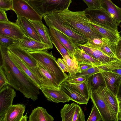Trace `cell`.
Here are the masks:
<instances>
[{
    "mask_svg": "<svg viewBox=\"0 0 121 121\" xmlns=\"http://www.w3.org/2000/svg\"><path fill=\"white\" fill-rule=\"evenodd\" d=\"M2 60L0 66L3 69L9 85L26 97L35 101L40 94L39 89L11 59L7 52V48L0 45Z\"/></svg>",
    "mask_w": 121,
    "mask_h": 121,
    "instance_id": "cell-1",
    "label": "cell"
},
{
    "mask_svg": "<svg viewBox=\"0 0 121 121\" xmlns=\"http://www.w3.org/2000/svg\"><path fill=\"white\" fill-rule=\"evenodd\" d=\"M58 12L65 24L82 34L87 39L104 37L92 27L91 22L84 10L72 11L67 9Z\"/></svg>",
    "mask_w": 121,
    "mask_h": 121,
    "instance_id": "cell-2",
    "label": "cell"
},
{
    "mask_svg": "<svg viewBox=\"0 0 121 121\" xmlns=\"http://www.w3.org/2000/svg\"><path fill=\"white\" fill-rule=\"evenodd\" d=\"M29 53L50 73L60 87L68 78V76L57 64L56 58L53 55L52 51L50 52L44 50Z\"/></svg>",
    "mask_w": 121,
    "mask_h": 121,
    "instance_id": "cell-3",
    "label": "cell"
},
{
    "mask_svg": "<svg viewBox=\"0 0 121 121\" xmlns=\"http://www.w3.org/2000/svg\"><path fill=\"white\" fill-rule=\"evenodd\" d=\"M47 25L64 33L73 40L76 45H84L87 38L82 34L65 24L58 12H51L43 16Z\"/></svg>",
    "mask_w": 121,
    "mask_h": 121,
    "instance_id": "cell-4",
    "label": "cell"
},
{
    "mask_svg": "<svg viewBox=\"0 0 121 121\" xmlns=\"http://www.w3.org/2000/svg\"><path fill=\"white\" fill-rule=\"evenodd\" d=\"M72 2L71 0H35L28 2L43 17L48 13L68 9Z\"/></svg>",
    "mask_w": 121,
    "mask_h": 121,
    "instance_id": "cell-5",
    "label": "cell"
},
{
    "mask_svg": "<svg viewBox=\"0 0 121 121\" xmlns=\"http://www.w3.org/2000/svg\"><path fill=\"white\" fill-rule=\"evenodd\" d=\"M83 10L92 23L108 30L118 31L119 25L102 8L94 9L88 8Z\"/></svg>",
    "mask_w": 121,
    "mask_h": 121,
    "instance_id": "cell-6",
    "label": "cell"
},
{
    "mask_svg": "<svg viewBox=\"0 0 121 121\" xmlns=\"http://www.w3.org/2000/svg\"><path fill=\"white\" fill-rule=\"evenodd\" d=\"M102 86L91 90V98L93 105L99 112L103 121H117L111 112L102 91Z\"/></svg>",
    "mask_w": 121,
    "mask_h": 121,
    "instance_id": "cell-7",
    "label": "cell"
},
{
    "mask_svg": "<svg viewBox=\"0 0 121 121\" xmlns=\"http://www.w3.org/2000/svg\"><path fill=\"white\" fill-rule=\"evenodd\" d=\"M13 10L17 17H23L33 21H42L40 15L29 4L24 0H12Z\"/></svg>",
    "mask_w": 121,
    "mask_h": 121,
    "instance_id": "cell-8",
    "label": "cell"
},
{
    "mask_svg": "<svg viewBox=\"0 0 121 121\" xmlns=\"http://www.w3.org/2000/svg\"><path fill=\"white\" fill-rule=\"evenodd\" d=\"M8 49L23 61L42 83V86L43 83V79L37 69L36 60L29 52L21 48L14 47Z\"/></svg>",
    "mask_w": 121,
    "mask_h": 121,
    "instance_id": "cell-9",
    "label": "cell"
},
{
    "mask_svg": "<svg viewBox=\"0 0 121 121\" xmlns=\"http://www.w3.org/2000/svg\"><path fill=\"white\" fill-rule=\"evenodd\" d=\"M62 121H85L82 109L74 102L65 104L60 111Z\"/></svg>",
    "mask_w": 121,
    "mask_h": 121,
    "instance_id": "cell-10",
    "label": "cell"
},
{
    "mask_svg": "<svg viewBox=\"0 0 121 121\" xmlns=\"http://www.w3.org/2000/svg\"><path fill=\"white\" fill-rule=\"evenodd\" d=\"M6 84L0 90V116L3 114L13 105L16 95L14 89Z\"/></svg>",
    "mask_w": 121,
    "mask_h": 121,
    "instance_id": "cell-11",
    "label": "cell"
},
{
    "mask_svg": "<svg viewBox=\"0 0 121 121\" xmlns=\"http://www.w3.org/2000/svg\"><path fill=\"white\" fill-rule=\"evenodd\" d=\"M15 47L21 48L28 52L47 50L52 49L47 44L38 41L25 35L22 40L19 41L18 43Z\"/></svg>",
    "mask_w": 121,
    "mask_h": 121,
    "instance_id": "cell-12",
    "label": "cell"
},
{
    "mask_svg": "<svg viewBox=\"0 0 121 121\" xmlns=\"http://www.w3.org/2000/svg\"><path fill=\"white\" fill-rule=\"evenodd\" d=\"M0 34L19 41L22 40L25 35L15 23L10 21L0 22Z\"/></svg>",
    "mask_w": 121,
    "mask_h": 121,
    "instance_id": "cell-13",
    "label": "cell"
},
{
    "mask_svg": "<svg viewBox=\"0 0 121 121\" xmlns=\"http://www.w3.org/2000/svg\"><path fill=\"white\" fill-rule=\"evenodd\" d=\"M25 109V106L23 104H13L0 116V121H21Z\"/></svg>",
    "mask_w": 121,
    "mask_h": 121,
    "instance_id": "cell-14",
    "label": "cell"
},
{
    "mask_svg": "<svg viewBox=\"0 0 121 121\" xmlns=\"http://www.w3.org/2000/svg\"><path fill=\"white\" fill-rule=\"evenodd\" d=\"M15 23L25 36L42 42L35 28L28 19L23 17H17Z\"/></svg>",
    "mask_w": 121,
    "mask_h": 121,
    "instance_id": "cell-15",
    "label": "cell"
},
{
    "mask_svg": "<svg viewBox=\"0 0 121 121\" xmlns=\"http://www.w3.org/2000/svg\"><path fill=\"white\" fill-rule=\"evenodd\" d=\"M106 87L117 96L118 88L121 82V76L111 72L102 71Z\"/></svg>",
    "mask_w": 121,
    "mask_h": 121,
    "instance_id": "cell-16",
    "label": "cell"
},
{
    "mask_svg": "<svg viewBox=\"0 0 121 121\" xmlns=\"http://www.w3.org/2000/svg\"><path fill=\"white\" fill-rule=\"evenodd\" d=\"M7 52L9 57L22 71L37 85L41 90L42 84L28 67L19 57L7 48Z\"/></svg>",
    "mask_w": 121,
    "mask_h": 121,
    "instance_id": "cell-17",
    "label": "cell"
},
{
    "mask_svg": "<svg viewBox=\"0 0 121 121\" xmlns=\"http://www.w3.org/2000/svg\"><path fill=\"white\" fill-rule=\"evenodd\" d=\"M37 61V69L41 74L43 81L41 90L47 89H60V87L58 85L50 73L38 61Z\"/></svg>",
    "mask_w": 121,
    "mask_h": 121,
    "instance_id": "cell-18",
    "label": "cell"
},
{
    "mask_svg": "<svg viewBox=\"0 0 121 121\" xmlns=\"http://www.w3.org/2000/svg\"><path fill=\"white\" fill-rule=\"evenodd\" d=\"M41 90L48 100L58 103H64L70 100L68 96L61 89H47Z\"/></svg>",
    "mask_w": 121,
    "mask_h": 121,
    "instance_id": "cell-19",
    "label": "cell"
},
{
    "mask_svg": "<svg viewBox=\"0 0 121 121\" xmlns=\"http://www.w3.org/2000/svg\"><path fill=\"white\" fill-rule=\"evenodd\" d=\"M101 8L108 13L118 25L121 23V8L111 0H101Z\"/></svg>",
    "mask_w": 121,
    "mask_h": 121,
    "instance_id": "cell-20",
    "label": "cell"
},
{
    "mask_svg": "<svg viewBox=\"0 0 121 121\" xmlns=\"http://www.w3.org/2000/svg\"><path fill=\"white\" fill-rule=\"evenodd\" d=\"M102 91L110 109L117 121L118 102L116 96L106 87H102Z\"/></svg>",
    "mask_w": 121,
    "mask_h": 121,
    "instance_id": "cell-21",
    "label": "cell"
},
{
    "mask_svg": "<svg viewBox=\"0 0 121 121\" xmlns=\"http://www.w3.org/2000/svg\"><path fill=\"white\" fill-rule=\"evenodd\" d=\"M34 26L42 42L47 44L52 49L53 46L49 33V30L42 21L29 20Z\"/></svg>",
    "mask_w": 121,
    "mask_h": 121,
    "instance_id": "cell-22",
    "label": "cell"
},
{
    "mask_svg": "<svg viewBox=\"0 0 121 121\" xmlns=\"http://www.w3.org/2000/svg\"><path fill=\"white\" fill-rule=\"evenodd\" d=\"M58 39L67 50L69 56L71 58L78 47L68 36L61 32L52 28Z\"/></svg>",
    "mask_w": 121,
    "mask_h": 121,
    "instance_id": "cell-23",
    "label": "cell"
},
{
    "mask_svg": "<svg viewBox=\"0 0 121 121\" xmlns=\"http://www.w3.org/2000/svg\"><path fill=\"white\" fill-rule=\"evenodd\" d=\"M73 55L78 64L85 63L96 67L102 65L99 61L86 54L82 49L79 48L76 50Z\"/></svg>",
    "mask_w": 121,
    "mask_h": 121,
    "instance_id": "cell-24",
    "label": "cell"
},
{
    "mask_svg": "<svg viewBox=\"0 0 121 121\" xmlns=\"http://www.w3.org/2000/svg\"><path fill=\"white\" fill-rule=\"evenodd\" d=\"M77 46L79 48L82 49L86 54L99 61L102 63V65L107 62L117 59L110 57L96 49L85 46L82 45Z\"/></svg>",
    "mask_w": 121,
    "mask_h": 121,
    "instance_id": "cell-25",
    "label": "cell"
},
{
    "mask_svg": "<svg viewBox=\"0 0 121 121\" xmlns=\"http://www.w3.org/2000/svg\"><path fill=\"white\" fill-rule=\"evenodd\" d=\"M60 89L67 95L70 100L79 104H87L88 101L82 95L73 89L65 81L60 85Z\"/></svg>",
    "mask_w": 121,
    "mask_h": 121,
    "instance_id": "cell-26",
    "label": "cell"
},
{
    "mask_svg": "<svg viewBox=\"0 0 121 121\" xmlns=\"http://www.w3.org/2000/svg\"><path fill=\"white\" fill-rule=\"evenodd\" d=\"M29 121H53V118L42 107H38L33 109L30 115Z\"/></svg>",
    "mask_w": 121,
    "mask_h": 121,
    "instance_id": "cell-27",
    "label": "cell"
},
{
    "mask_svg": "<svg viewBox=\"0 0 121 121\" xmlns=\"http://www.w3.org/2000/svg\"><path fill=\"white\" fill-rule=\"evenodd\" d=\"M91 25L92 27L104 37L109 39L111 41L117 43L121 38L118 31L111 30L95 24L91 22Z\"/></svg>",
    "mask_w": 121,
    "mask_h": 121,
    "instance_id": "cell-28",
    "label": "cell"
},
{
    "mask_svg": "<svg viewBox=\"0 0 121 121\" xmlns=\"http://www.w3.org/2000/svg\"><path fill=\"white\" fill-rule=\"evenodd\" d=\"M67 66L69 73L68 79H71L75 78L78 72V63L73 55L72 58L69 55H65L62 59Z\"/></svg>",
    "mask_w": 121,
    "mask_h": 121,
    "instance_id": "cell-29",
    "label": "cell"
},
{
    "mask_svg": "<svg viewBox=\"0 0 121 121\" xmlns=\"http://www.w3.org/2000/svg\"><path fill=\"white\" fill-rule=\"evenodd\" d=\"M88 85L91 90H95L99 86L106 87V86L104 76L101 72L92 75L87 79Z\"/></svg>",
    "mask_w": 121,
    "mask_h": 121,
    "instance_id": "cell-30",
    "label": "cell"
},
{
    "mask_svg": "<svg viewBox=\"0 0 121 121\" xmlns=\"http://www.w3.org/2000/svg\"><path fill=\"white\" fill-rule=\"evenodd\" d=\"M102 39L103 44L99 50L110 57L117 59L115 51L116 43L105 37L102 38Z\"/></svg>",
    "mask_w": 121,
    "mask_h": 121,
    "instance_id": "cell-31",
    "label": "cell"
},
{
    "mask_svg": "<svg viewBox=\"0 0 121 121\" xmlns=\"http://www.w3.org/2000/svg\"><path fill=\"white\" fill-rule=\"evenodd\" d=\"M65 81L73 89L89 101L91 98V90L88 85L87 80L81 83L78 84L69 83L66 81Z\"/></svg>",
    "mask_w": 121,
    "mask_h": 121,
    "instance_id": "cell-32",
    "label": "cell"
},
{
    "mask_svg": "<svg viewBox=\"0 0 121 121\" xmlns=\"http://www.w3.org/2000/svg\"><path fill=\"white\" fill-rule=\"evenodd\" d=\"M49 30L51 42L63 58L65 55H69L67 50L59 40L53 30L52 28L49 27Z\"/></svg>",
    "mask_w": 121,
    "mask_h": 121,
    "instance_id": "cell-33",
    "label": "cell"
},
{
    "mask_svg": "<svg viewBox=\"0 0 121 121\" xmlns=\"http://www.w3.org/2000/svg\"><path fill=\"white\" fill-rule=\"evenodd\" d=\"M101 71L111 72L114 69H121V61L117 59L107 62L97 67Z\"/></svg>",
    "mask_w": 121,
    "mask_h": 121,
    "instance_id": "cell-34",
    "label": "cell"
},
{
    "mask_svg": "<svg viewBox=\"0 0 121 121\" xmlns=\"http://www.w3.org/2000/svg\"><path fill=\"white\" fill-rule=\"evenodd\" d=\"M19 41L0 34V45L7 48L16 47Z\"/></svg>",
    "mask_w": 121,
    "mask_h": 121,
    "instance_id": "cell-35",
    "label": "cell"
},
{
    "mask_svg": "<svg viewBox=\"0 0 121 121\" xmlns=\"http://www.w3.org/2000/svg\"><path fill=\"white\" fill-rule=\"evenodd\" d=\"M87 42L84 45V46L99 50L103 45L102 39L98 38H88Z\"/></svg>",
    "mask_w": 121,
    "mask_h": 121,
    "instance_id": "cell-36",
    "label": "cell"
},
{
    "mask_svg": "<svg viewBox=\"0 0 121 121\" xmlns=\"http://www.w3.org/2000/svg\"><path fill=\"white\" fill-rule=\"evenodd\" d=\"M101 72V70L97 67L94 66L81 72L77 73L75 78L84 77L87 79L93 75Z\"/></svg>",
    "mask_w": 121,
    "mask_h": 121,
    "instance_id": "cell-37",
    "label": "cell"
},
{
    "mask_svg": "<svg viewBox=\"0 0 121 121\" xmlns=\"http://www.w3.org/2000/svg\"><path fill=\"white\" fill-rule=\"evenodd\" d=\"M91 112L87 121H102L100 114L97 108L93 105H92Z\"/></svg>",
    "mask_w": 121,
    "mask_h": 121,
    "instance_id": "cell-38",
    "label": "cell"
},
{
    "mask_svg": "<svg viewBox=\"0 0 121 121\" xmlns=\"http://www.w3.org/2000/svg\"><path fill=\"white\" fill-rule=\"evenodd\" d=\"M86 4L88 8L96 9L101 8V0H82Z\"/></svg>",
    "mask_w": 121,
    "mask_h": 121,
    "instance_id": "cell-39",
    "label": "cell"
},
{
    "mask_svg": "<svg viewBox=\"0 0 121 121\" xmlns=\"http://www.w3.org/2000/svg\"><path fill=\"white\" fill-rule=\"evenodd\" d=\"M0 9L5 11L10 10H13L12 1L0 0Z\"/></svg>",
    "mask_w": 121,
    "mask_h": 121,
    "instance_id": "cell-40",
    "label": "cell"
},
{
    "mask_svg": "<svg viewBox=\"0 0 121 121\" xmlns=\"http://www.w3.org/2000/svg\"><path fill=\"white\" fill-rule=\"evenodd\" d=\"M6 84L9 85V83L3 69L0 66V90Z\"/></svg>",
    "mask_w": 121,
    "mask_h": 121,
    "instance_id": "cell-41",
    "label": "cell"
},
{
    "mask_svg": "<svg viewBox=\"0 0 121 121\" xmlns=\"http://www.w3.org/2000/svg\"><path fill=\"white\" fill-rule=\"evenodd\" d=\"M87 80L85 77H79L71 79H67L66 81L69 83L78 84L81 83Z\"/></svg>",
    "mask_w": 121,
    "mask_h": 121,
    "instance_id": "cell-42",
    "label": "cell"
},
{
    "mask_svg": "<svg viewBox=\"0 0 121 121\" xmlns=\"http://www.w3.org/2000/svg\"><path fill=\"white\" fill-rule=\"evenodd\" d=\"M116 55L117 59L121 61V38L116 43Z\"/></svg>",
    "mask_w": 121,
    "mask_h": 121,
    "instance_id": "cell-43",
    "label": "cell"
},
{
    "mask_svg": "<svg viewBox=\"0 0 121 121\" xmlns=\"http://www.w3.org/2000/svg\"><path fill=\"white\" fill-rule=\"evenodd\" d=\"M56 62L58 65L63 71L64 72H69L67 66L62 59L58 58L56 61Z\"/></svg>",
    "mask_w": 121,
    "mask_h": 121,
    "instance_id": "cell-44",
    "label": "cell"
},
{
    "mask_svg": "<svg viewBox=\"0 0 121 121\" xmlns=\"http://www.w3.org/2000/svg\"><path fill=\"white\" fill-rule=\"evenodd\" d=\"M94 67L90 64L85 63L78 64V73H80L93 67Z\"/></svg>",
    "mask_w": 121,
    "mask_h": 121,
    "instance_id": "cell-45",
    "label": "cell"
},
{
    "mask_svg": "<svg viewBox=\"0 0 121 121\" xmlns=\"http://www.w3.org/2000/svg\"><path fill=\"white\" fill-rule=\"evenodd\" d=\"M5 12L0 9V22H8L9 21L8 19Z\"/></svg>",
    "mask_w": 121,
    "mask_h": 121,
    "instance_id": "cell-46",
    "label": "cell"
},
{
    "mask_svg": "<svg viewBox=\"0 0 121 121\" xmlns=\"http://www.w3.org/2000/svg\"><path fill=\"white\" fill-rule=\"evenodd\" d=\"M118 110L117 115L118 121L121 120V100L118 102Z\"/></svg>",
    "mask_w": 121,
    "mask_h": 121,
    "instance_id": "cell-47",
    "label": "cell"
},
{
    "mask_svg": "<svg viewBox=\"0 0 121 121\" xmlns=\"http://www.w3.org/2000/svg\"><path fill=\"white\" fill-rule=\"evenodd\" d=\"M116 97L118 102L121 100V82L118 88Z\"/></svg>",
    "mask_w": 121,
    "mask_h": 121,
    "instance_id": "cell-48",
    "label": "cell"
},
{
    "mask_svg": "<svg viewBox=\"0 0 121 121\" xmlns=\"http://www.w3.org/2000/svg\"><path fill=\"white\" fill-rule=\"evenodd\" d=\"M111 72L117 73L121 76V69H114Z\"/></svg>",
    "mask_w": 121,
    "mask_h": 121,
    "instance_id": "cell-49",
    "label": "cell"
},
{
    "mask_svg": "<svg viewBox=\"0 0 121 121\" xmlns=\"http://www.w3.org/2000/svg\"><path fill=\"white\" fill-rule=\"evenodd\" d=\"M28 118V117L27 115V112L24 116H23L21 121H27Z\"/></svg>",
    "mask_w": 121,
    "mask_h": 121,
    "instance_id": "cell-50",
    "label": "cell"
},
{
    "mask_svg": "<svg viewBox=\"0 0 121 121\" xmlns=\"http://www.w3.org/2000/svg\"><path fill=\"white\" fill-rule=\"evenodd\" d=\"M27 2H29V1H31V0H24Z\"/></svg>",
    "mask_w": 121,
    "mask_h": 121,
    "instance_id": "cell-51",
    "label": "cell"
},
{
    "mask_svg": "<svg viewBox=\"0 0 121 121\" xmlns=\"http://www.w3.org/2000/svg\"><path fill=\"white\" fill-rule=\"evenodd\" d=\"M6 0V1H12V0Z\"/></svg>",
    "mask_w": 121,
    "mask_h": 121,
    "instance_id": "cell-52",
    "label": "cell"
},
{
    "mask_svg": "<svg viewBox=\"0 0 121 121\" xmlns=\"http://www.w3.org/2000/svg\"><path fill=\"white\" fill-rule=\"evenodd\" d=\"M120 26L121 28V25ZM120 32H121V31H120Z\"/></svg>",
    "mask_w": 121,
    "mask_h": 121,
    "instance_id": "cell-53",
    "label": "cell"
},
{
    "mask_svg": "<svg viewBox=\"0 0 121 121\" xmlns=\"http://www.w3.org/2000/svg\"><path fill=\"white\" fill-rule=\"evenodd\" d=\"M120 0L121 1V0Z\"/></svg>",
    "mask_w": 121,
    "mask_h": 121,
    "instance_id": "cell-54",
    "label": "cell"
}]
</instances>
